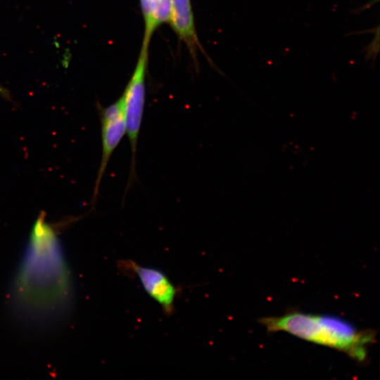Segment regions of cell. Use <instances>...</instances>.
I'll return each mask as SVG.
<instances>
[{"instance_id": "cell-1", "label": "cell", "mask_w": 380, "mask_h": 380, "mask_svg": "<svg viewBox=\"0 0 380 380\" xmlns=\"http://www.w3.org/2000/svg\"><path fill=\"white\" fill-rule=\"evenodd\" d=\"M70 296V272L59 239L41 212L14 281V305L30 321L48 322L65 310Z\"/></svg>"}, {"instance_id": "cell-2", "label": "cell", "mask_w": 380, "mask_h": 380, "mask_svg": "<svg viewBox=\"0 0 380 380\" xmlns=\"http://www.w3.org/2000/svg\"><path fill=\"white\" fill-rule=\"evenodd\" d=\"M260 322L269 331L289 333L343 352L360 362L366 360L368 346L374 343L376 336L374 331L358 329L340 317L297 311L262 317Z\"/></svg>"}, {"instance_id": "cell-3", "label": "cell", "mask_w": 380, "mask_h": 380, "mask_svg": "<svg viewBox=\"0 0 380 380\" xmlns=\"http://www.w3.org/2000/svg\"><path fill=\"white\" fill-rule=\"evenodd\" d=\"M148 49V47L141 46L134 70L121 96L126 134L131 148L130 170L125 193L137 179L136 155L145 106Z\"/></svg>"}, {"instance_id": "cell-4", "label": "cell", "mask_w": 380, "mask_h": 380, "mask_svg": "<svg viewBox=\"0 0 380 380\" xmlns=\"http://www.w3.org/2000/svg\"><path fill=\"white\" fill-rule=\"evenodd\" d=\"M101 129L102 153L91 198L94 205L99 193L101 182L112 154L126 134L122 101L119 98L107 107L99 108Z\"/></svg>"}, {"instance_id": "cell-5", "label": "cell", "mask_w": 380, "mask_h": 380, "mask_svg": "<svg viewBox=\"0 0 380 380\" xmlns=\"http://www.w3.org/2000/svg\"><path fill=\"white\" fill-rule=\"evenodd\" d=\"M120 267L135 275L144 291L157 302L166 315H172L177 289L160 270L143 266L132 260H122Z\"/></svg>"}, {"instance_id": "cell-6", "label": "cell", "mask_w": 380, "mask_h": 380, "mask_svg": "<svg viewBox=\"0 0 380 380\" xmlns=\"http://www.w3.org/2000/svg\"><path fill=\"white\" fill-rule=\"evenodd\" d=\"M168 23L177 37L189 48L191 53H196L199 46L190 0H172Z\"/></svg>"}, {"instance_id": "cell-7", "label": "cell", "mask_w": 380, "mask_h": 380, "mask_svg": "<svg viewBox=\"0 0 380 380\" xmlns=\"http://www.w3.org/2000/svg\"><path fill=\"white\" fill-rule=\"evenodd\" d=\"M139 1L144 21L142 46L148 47L155 30L169 20L172 0H139Z\"/></svg>"}, {"instance_id": "cell-8", "label": "cell", "mask_w": 380, "mask_h": 380, "mask_svg": "<svg viewBox=\"0 0 380 380\" xmlns=\"http://www.w3.org/2000/svg\"><path fill=\"white\" fill-rule=\"evenodd\" d=\"M379 28L376 32V36L372 41L364 49V51L366 52L365 58L367 61H375L376 57L379 51Z\"/></svg>"}, {"instance_id": "cell-9", "label": "cell", "mask_w": 380, "mask_h": 380, "mask_svg": "<svg viewBox=\"0 0 380 380\" xmlns=\"http://www.w3.org/2000/svg\"><path fill=\"white\" fill-rule=\"evenodd\" d=\"M0 96L10 99V93L9 91L3 86L0 84Z\"/></svg>"}]
</instances>
